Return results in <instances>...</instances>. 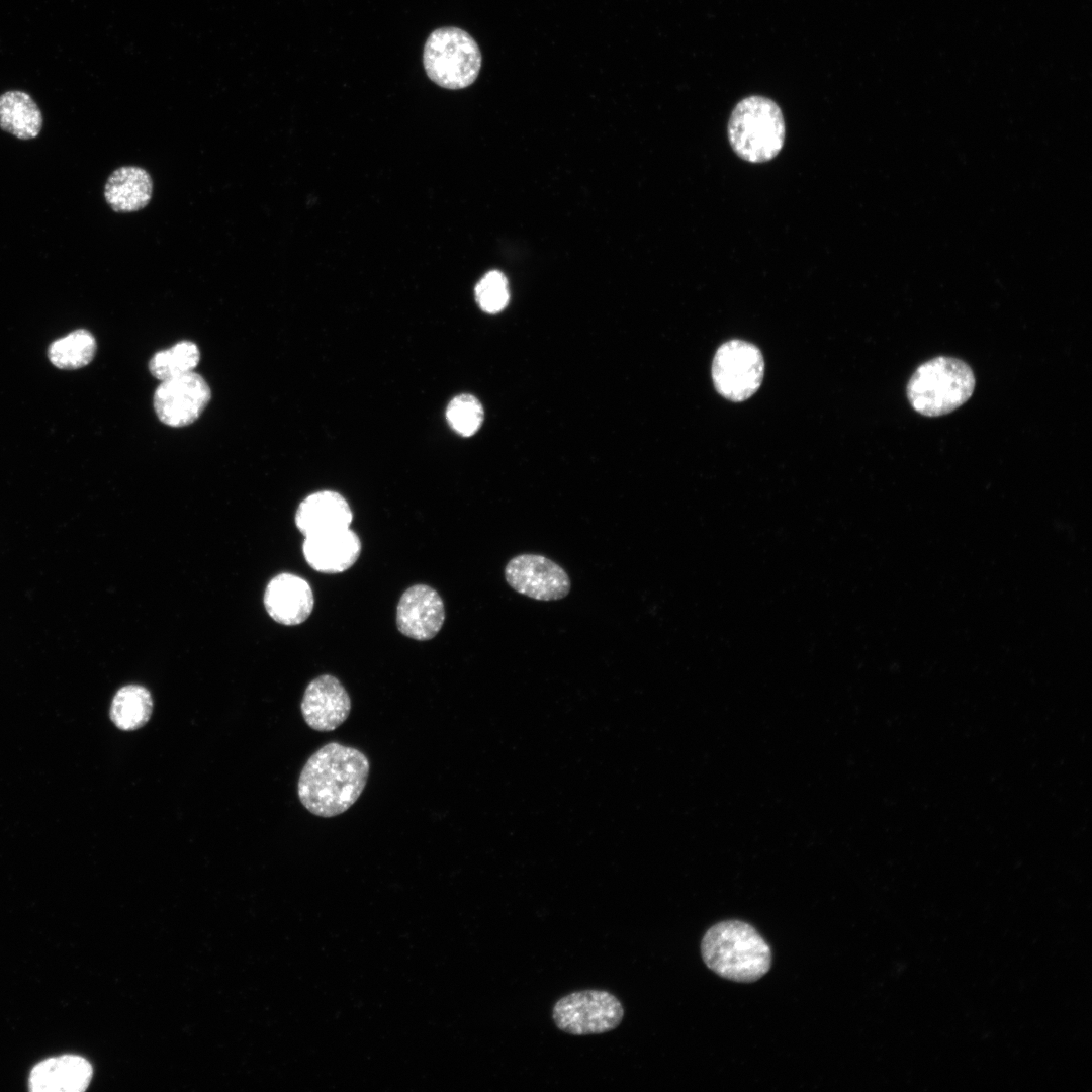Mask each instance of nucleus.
I'll list each match as a JSON object with an SVG mask.
<instances>
[{"instance_id": "1", "label": "nucleus", "mask_w": 1092, "mask_h": 1092, "mask_svg": "<svg viewBox=\"0 0 1092 1092\" xmlns=\"http://www.w3.org/2000/svg\"><path fill=\"white\" fill-rule=\"evenodd\" d=\"M369 769V760L360 750L338 742L327 743L305 762L298 779V798L313 815H340L362 794Z\"/></svg>"}, {"instance_id": "2", "label": "nucleus", "mask_w": 1092, "mask_h": 1092, "mask_svg": "<svg viewBox=\"0 0 1092 1092\" xmlns=\"http://www.w3.org/2000/svg\"><path fill=\"white\" fill-rule=\"evenodd\" d=\"M701 953L718 976L740 983L754 982L771 966V949L758 931L739 920L713 925L704 934Z\"/></svg>"}, {"instance_id": "3", "label": "nucleus", "mask_w": 1092, "mask_h": 1092, "mask_svg": "<svg viewBox=\"0 0 1092 1092\" xmlns=\"http://www.w3.org/2000/svg\"><path fill=\"white\" fill-rule=\"evenodd\" d=\"M975 384L973 370L965 361L938 356L914 371L907 384V398L917 413L939 417L967 402Z\"/></svg>"}, {"instance_id": "4", "label": "nucleus", "mask_w": 1092, "mask_h": 1092, "mask_svg": "<svg viewBox=\"0 0 1092 1092\" xmlns=\"http://www.w3.org/2000/svg\"><path fill=\"white\" fill-rule=\"evenodd\" d=\"M785 134L781 108L764 96L743 98L729 117V143L735 154L749 163H763L776 158L784 146Z\"/></svg>"}, {"instance_id": "5", "label": "nucleus", "mask_w": 1092, "mask_h": 1092, "mask_svg": "<svg viewBox=\"0 0 1092 1092\" xmlns=\"http://www.w3.org/2000/svg\"><path fill=\"white\" fill-rule=\"evenodd\" d=\"M482 57L478 44L458 27L434 30L424 47L423 64L427 76L446 89H462L478 76Z\"/></svg>"}, {"instance_id": "6", "label": "nucleus", "mask_w": 1092, "mask_h": 1092, "mask_svg": "<svg viewBox=\"0 0 1092 1092\" xmlns=\"http://www.w3.org/2000/svg\"><path fill=\"white\" fill-rule=\"evenodd\" d=\"M624 1008L619 999L602 990H583L559 999L552 1011L558 1029L572 1035L600 1034L615 1029Z\"/></svg>"}, {"instance_id": "7", "label": "nucleus", "mask_w": 1092, "mask_h": 1092, "mask_svg": "<svg viewBox=\"0 0 1092 1092\" xmlns=\"http://www.w3.org/2000/svg\"><path fill=\"white\" fill-rule=\"evenodd\" d=\"M764 375V360L760 350L742 340H730L716 351L712 363V379L724 398L740 402L752 396L760 387Z\"/></svg>"}, {"instance_id": "8", "label": "nucleus", "mask_w": 1092, "mask_h": 1092, "mask_svg": "<svg viewBox=\"0 0 1092 1092\" xmlns=\"http://www.w3.org/2000/svg\"><path fill=\"white\" fill-rule=\"evenodd\" d=\"M507 583L517 593L537 601H557L566 597L571 582L566 571L539 554L513 557L505 567Z\"/></svg>"}, {"instance_id": "9", "label": "nucleus", "mask_w": 1092, "mask_h": 1092, "mask_svg": "<svg viewBox=\"0 0 1092 1092\" xmlns=\"http://www.w3.org/2000/svg\"><path fill=\"white\" fill-rule=\"evenodd\" d=\"M210 398L207 382L192 371L161 381L154 393V408L162 423L180 428L194 423Z\"/></svg>"}, {"instance_id": "10", "label": "nucleus", "mask_w": 1092, "mask_h": 1092, "mask_svg": "<svg viewBox=\"0 0 1092 1092\" xmlns=\"http://www.w3.org/2000/svg\"><path fill=\"white\" fill-rule=\"evenodd\" d=\"M300 709L310 728L329 732L338 728L348 718L351 699L337 677L322 674L307 685Z\"/></svg>"}, {"instance_id": "11", "label": "nucleus", "mask_w": 1092, "mask_h": 1092, "mask_svg": "<svg viewBox=\"0 0 1092 1092\" xmlns=\"http://www.w3.org/2000/svg\"><path fill=\"white\" fill-rule=\"evenodd\" d=\"M444 620V603L433 587L415 584L401 595L396 608V625L403 635L421 641L432 639Z\"/></svg>"}, {"instance_id": "12", "label": "nucleus", "mask_w": 1092, "mask_h": 1092, "mask_svg": "<svg viewBox=\"0 0 1092 1092\" xmlns=\"http://www.w3.org/2000/svg\"><path fill=\"white\" fill-rule=\"evenodd\" d=\"M361 541L350 528L304 536L302 552L309 566L323 573H340L359 558Z\"/></svg>"}, {"instance_id": "13", "label": "nucleus", "mask_w": 1092, "mask_h": 1092, "mask_svg": "<svg viewBox=\"0 0 1092 1092\" xmlns=\"http://www.w3.org/2000/svg\"><path fill=\"white\" fill-rule=\"evenodd\" d=\"M263 602L269 616L286 626L303 623L314 606L309 583L298 575L286 572L274 576L268 582Z\"/></svg>"}, {"instance_id": "14", "label": "nucleus", "mask_w": 1092, "mask_h": 1092, "mask_svg": "<svg viewBox=\"0 0 1092 1092\" xmlns=\"http://www.w3.org/2000/svg\"><path fill=\"white\" fill-rule=\"evenodd\" d=\"M92 1067L84 1058L64 1055L38 1063L31 1071L28 1085L35 1092H81L91 1080Z\"/></svg>"}, {"instance_id": "15", "label": "nucleus", "mask_w": 1092, "mask_h": 1092, "mask_svg": "<svg viewBox=\"0 0 1092 1092\" xmlns=\"http://www.w3.org/2000/svg\"><path fill=\"white\" fill-rule=\"evenodd\" d=\"M353 514L338 492L322 490L306 496L295 513V525L304 535L350 528Z\"/></svg>"}, {"instance_id": "16", "label": "nucleus", "mask_w": 1092, "mask_h": 1092, "mask_svg": "<svg viewBox=\"0 0 1092 1092\" xmlns=\"http://www.w3.org/2000/svg\"><path fill=\"white\" fill-rule=\"evenodd\" d=\"M153 182L150 174L136 166L114 170L104 186V198L115 212H133L151 200Z\"/></svg>"}, {"instance_id": "17", "label": "nucleus", "mask_w": 1092, "mask_h": 1092, "mask_svg": "<svg viewBox=\"0 0 1092 1092\" xmlns=\"http://www.w3.org/2000/svg\"><path fill=\"white\" fill-rule=\"evenodd\" d=\"M42 127L41 111L33 98L21 90L0 95V128L19 140L36 138Z\"/></svg>"}, {"instance_id": "18", "label": "nucleus", "mask_w": 1092, "mask_h": 1092, "mask_svg": "<svg viewBox=\"0 0 1092 1092\" xmlns=\"http://www.w3.org/2000/svg\"><path fill=\"white\" fill-rule=\"evenodd\" d=\"M152 711L150 691L140 685H127L115 693L109 715L117 728L131 731L143 727L149 721Z\"/></svg>"}, {"instance_id": "19", "label": "nucleus", "mask_w": 1092, "mask_h": 1092, "mask_svg": "<svg viewBox=\"0 0 1092 1092\" xmlns=\"http://www.w3.org/2000/svg\"><path fill=\"white\" fill-rule=\"evenodd\" d=\"M199 360L197 345L191 341H181L155 353L149 361V370L155 378L163 381L194 371Z\"/></svg>"}, {"instance_id": "20", "label": "nucleus", "mask_w": 1092, "mask_h": 1092, "mask_svg": "<svg viewBox=\"0 0 1092 1092\" xmlns=\"http://www.w3.org/2000/svg\"><path fill=\"white\" fill-rule=\"evenodd\" d=\"M96 352V341L86 330H77L56 340L49 349L51 362L62 369H78L89 364Z\"/></svg>"}, {"instance_id": "21", "label": "nucleus", "mask_w": 1092, "mask_h": 1092, "mask_svg": "<svg viewBox=\"0 0 1092 1092\" xmlns=\"http://www.w3.org/2000/svg\"><path fill=\"white\" fill-rule=\"evenodd\" d=\"M446 419L456 433L469 437L480 428L483 421V408L473 395L460 394L449 402Z\"/></svg>"}, {"instance_id": "22", "label": "nucleus", "mask_w": 1092, "mask_h": 1092, "mask_svg": "<svg viewBox=\"0 0 1092 1092\" xmlns=\"http://www.w3.org/2000/svg\"><path fill=\"white\" fill-rule=\"evenodd\" d=\"M475 297L480 308L487 313H497L509 303L510 293L505 275L492 270L475 286Z\"/></svg>"}]
</instances>
